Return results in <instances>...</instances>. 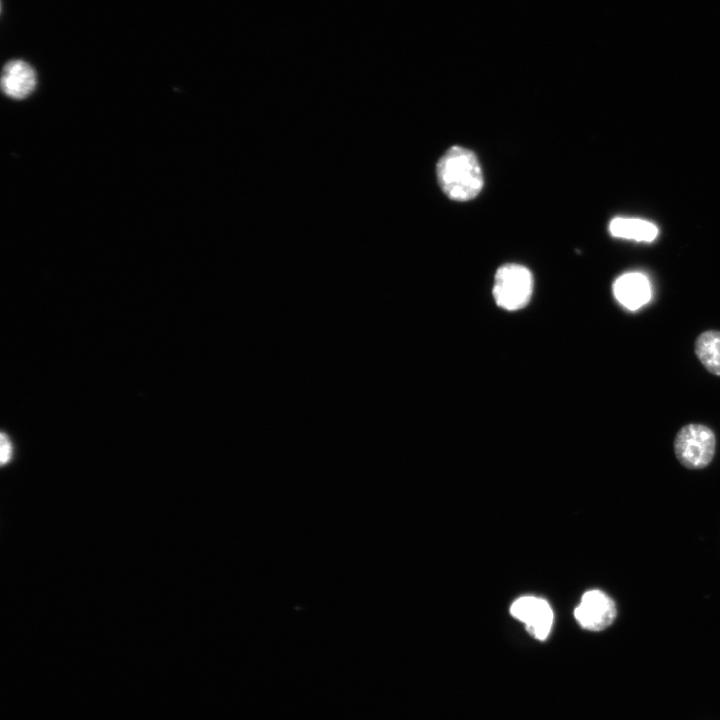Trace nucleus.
<instances>
[{
    "label": "nucleus",
    "mask_w": 720,
    "mask_h": 720,
    "mask_svg": "<svg viewBox=\"0 0 720 720\" xmlns=\"http://www.w3.org/2000/svg\"><path fill=\"white\" fill-rule=\"evenodd\" d=\"M440 188L452 200L475 198L483 187L482 169L476 155L461 146L450 147L436 166Z\"/></svg>",
    "instance_id": "1"
},
{
    "label": "nucleus",
    "mask_w": 720,
    "mask_h": 720,
    "mask_svg": "<svg viewBox=\"0 0 720 720\" xmlns=\"http://www.w3.org/2000/svg\"><path fill=\"white\" fill-rule=\"evenodd\" d=\"M673 445L680 464L688 469H702L708 466L714 457L716 438L708 426L689 423L677 432Z\"/></svg>",
    "instance_id": "2"
},
{
    "label": "nucleus",
    "mask_w": 720,
    "mask_h": 720,
    "mask_svg": "<svg viewBox=\"0 0 720 720\" xmlns=\"http://www.w3.org/2000/svg\"><path fill=\"white\" fill-rule=\"evenodd\" d=\"M532 291L533 276L525 266L506 264L497 270L492 292L498 306L510 311L521 309Z\"/></svg>",
    "instance_id": "3"
},
{
    "label": "nucleus",
    "mask_w": 720,
    "mask_h": 720,
    "mask_svg": "<svg viewBox=\"0 0 720 720\" xmlns=\"http://www.w3.org/2000/svg\"><path fill=\"white\" fill-rule=\"evenodd\" d=\"M617 615L614 601L601 590L585 592L574 610L580 626L589 631H602L609 627Z\"/></svg>",
    "instance_id": "4"
},
{
    "label": "nucleus",
    "mask_w": 720,
    "mask_h": 720,
    "mask_svg": "<svg viewBox=\"0 0 720 720\" xmlns=\"http://www.w3.org/2000/svg\"><path fill=\"white\" fill-rule=\"evenodd\" d=\"M512 616L523 622L527 631L538 640H545L552 627L553 612L549 603L539 597L523 596L510 607Z\"/></svg>",
    "instance_id": "5"
},
{
    "label": "nucleus",
    "mask_w": 720,
    "mask_h": 720,
    "mask_svg": "<svg viewBox=\"0 0 720 720\" xmlns=\"http://www.w3.org/2000/svg\"><path fill=\"white\" fill-rule=\"evenodd\" d=\"M36 82L35 70L24 60H10L2 69L1 88L10 98L17 100L26 98L35 89Z\"/></svg>",
    "instance_id": "6"
},
{
    "label": "nucleus",
    "mask_w": 720,
    "mask_h": 720,
    "mask_svg": "<svg viewBox=\"0 0 720 720\" xmlns=\"http://www.w3.org/2000/svg\"><path fill=\"white\" fill-rule=\"evenodd\" d=\"M615 298L627 309L636 310L646 304L651 296L650 284L641 273H626L613 284Z\"/></svg>",
    "instance_id": "7"
},
{
    "label": "nucleus",
    "mask_w": 720,
    "mask_h": 720,
    "mask_svg": "<svg viewBox=\"0 0 720 720\" xmlns=\"http://www.w3.org/2000/svg\"><path fill=\"white\" fill-rule=\"evenodd\" d=\"M609 231L614 237L644 242H651L658 235V228L653 223L637 218H614Z\"/></svg>",
    "instance_id": "8"
},
{
    "label": "nucleus",
    "mask_w": 720,
    "mask_h": 720,
    "mask_svg": "<svg viewBox=\"0 0 720 720\" xmlns=\"http://www.w3.org/2000/svg\"><path fill=\"white\" fill-rule=\"evenodd\" d=\"M694 351L708 372L720 376V331L707 330L700 333L695 340Z\"/></svg>",
    "instance_id": "9"
},
{
    "label": "nucleus",
    "mask_w": 720,
    "mask_h": 720,
    "mask_svg": "<svg viewBox=\"0 0 720 720\" xmlns=\"http://www.w3.org/2000/svg\"><path fill=\"white\" fill-rule=\"evenodd\" d=\"M0 442H1V456H0L1 463L5 464L11 458L12 446H11V443H10L8 437L4 433L1 434Z\"/></svg>",
    "instance_id": "10"
}]
</instances>
